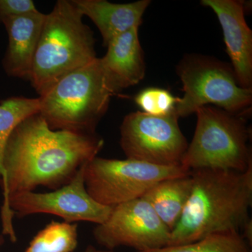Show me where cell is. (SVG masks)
<instances>
[{"label":"cell","mask_w":252,"mask_h":252,"mask_svg":"<svg viewBox=\"0 0 252 252\" xmlns=\"http://www.w3.org/2000/svg\"><path fill=\"white\" fill-rule=\"evenodd\" d=\"M104 144L96 133L52 130L39 114L25 119L5 147L1 213L12 195L34 191L39 187L56 190L70 183Z\"/></svg>","instance_id":"6da1fadb"},{"label":"cell","mask_w":252,"mask_h":252,"mask_svg":"<svg viewBox=\"0 0 252 252\" xmlns=\"http://www.w3.org/2000/svg\"><path fill=\"white\" fill-rule=\"evenodd\" d=\"M190 175V196L167 246L194 243L218 232H240L250 220L252 167L245 172L203 169Z\"/></svg>","instance_id":"7a4b0ae2"},{"label":"cell","mask_w":252,"mask_h":252,"mask_svg":"<svg viewBox=\"0 0 252 252\" xmlns=\"http://www.w3.org/2000/svg\"><path fill=\"white\" fill-rule=\"evenodd\" d=\"M72 1L59 0L46 14L28 80L40 94L96 57L94 32Z\"/></svg>","instance_id":"3957f363"},{"label":"cell","mask_w":252,"mask_h":252,"mask_svg":"<svg viewBox=\"0 0 252 252\" xmlns=\"http://www.w3.org/2000/svg\"><path fill=\"white\" fill-rule=\"evenodd\" d=\"M116 94L97 58L40 94L39 114L52 130L94 134Z\"/></svg>","instance_id":"277c9868"},{"label":"cell","mask_w":252,"mask_h":252,"mask_svg":"<svg viewBox=\"0 0 252 252\" xmlns=\"http://www.w3.org/2000/svg\"><path fill=\"white\" fill-rule=\"evenodd\" d=\"M191 142L181 162L186 171L222 170L245 172L252 167L246 115L205 106L196 111Z\"/></svg>","instance_id":"5b68a950"},{"label":"cell","mask_w":252,"mask_h":252,"mask_svg":"<svg viewBox=\"0 0 252 252\" xmlns=\"http://www.w3.org/2000/svg\"><path fill=\"white\" fill-rule=\"evenodd\" d=\"M185 92L175 112L185 117L209 104L233 114H249L252 89L239 85L233 68L219 60L189 55L177 67Z\"/></svg>","instance_id":"8992f818"},{"label":"cell","mask_w":252,"mask_h":252,"mask_svg":"<svg viewBox=\"0 0 252 252\" xmlns=\"http://www.w3.org/2000/svg\"><path fill=\"white\" fill-rule=\"evenodd\" d=\"M189 174L181 165L160 166L96 157L84 169V185L94 201L114 207L142 198L158 182Z\"/></svg>","instance_id":"52a82bcc"},{"label":"cell","mask_w":252,"mask_h":252,"mask_svg":"<svg viewBox=\"0 0 252 252\" xmlns=\"http://www.w3.org/2000/svg\"><path fill=\"white\" fill-rule=\"evenodd\" d=\"M84 166L74 180L56 190L47 193L25 192L10 197L4 212L1 213L3 234L11 241L17 240L13 219L15 215L26 217L36 214H50L64 222L86 221L101 224L108 218L113 207L104 206L91 198L84 185Z\"/></svg>","instance_id":"ba28073f"},{"label":"cell","mask_w":252,"mask_h":252,"mask_svg":"<svg viewBox=\"0 0 252 252\" xmlns=\"http://www.w3.org/2000/svg\"><path fill=\"white\" fill-rule=\"evenodd\" d=\"M175 111L164 117L142 112L127 114L120 127V145L126 158L160 165L178 166L189 144Z\"/></svg>","instance_id":"9c48e42d"},{"label":"cell","mask_w":252,"mask_h":252,"mask_svg":"<svg viewBox=\"0 0 252 252\" xmlns=\"http://www.w3.org/2000/svg\"><path fill=\"white\" fill-rule=\"evenodd\" d=\"M170 233L148 202L140 198L113 207L107 220L96 225L94 236L109 251L127 247L142 252L167 247Z\"/></svg>","instance_id":"30bf717a"},{"label":"cell","mask_w":252,"mask_h":252,"mask_svg":"<svg viewBox=\"0 0 252 252\" xmlns=\"http://www.w3.org/2000/svg\"><path fill=\"white\" fill-rule=\"evenodd\" d=\"M211 8L223 30L226 51L239 85L252 89V32L245 18V2L240 0H203Z\"/></svg>","instance_id":"8fae6325"},{"label":"cell","mask_w":252,"mask_h":252,"mask_svg":"<svg viewBox=\"0 0 252 252\" xmlns=\"http://www.w3.org/2000/svg\"><path fill=\"white\" fill-rule=\"evenodd\" d=\"M45 18L46 14L37 11L8 18L2 23L9 39L2 65L9 77L29 78Z\"/></svg>","instance_id":"7c38bea8"},{"label":"cell","mask_w":252,"mask_h":252,"mask_svg":"<svg viewBox=\"0 0 252 252\" xmlns=\"http://www.w3.org/2000/svg\"><path fill=\"white\" fill-rule=\"evenodd\" d=\"M139 28H132L113 39L100 60L106 75L117 94L139 84L145 76L143 50Z\"/></svg>","instance_id":"4fadbf2b"},{"label":"cell","mask_w":252,"mask_h":252,"mask_svg":"<svg viewBox=\"0 0 252 252\" xmlns=\"http://www.w3.org/2000/svg\"><path fill=\"white\" fill-rule=\"evenodd\" d=\"M83 16H88L96 27L107 47L118 36L133 28H139L150 4L149 0L116 4L106 0H72Z\"/></svg>","instance_id":"5bb4252c"},{"label":"cell","mask_w":252,"mask_h":252,"mask_svg":"<svg viewBox=\"0 0 252 252\" xmlns=\"http://www.w3.org/2000/svg\"><path fill=\"white\" fill-rule=\"evenodd\" d=\"M190 174L167 179L154 185L142 198L152 206L158 217L172 231L180 220L192 189Z\"/></svg>","instance_id":"9a60e30c"},{"label":"cell","mask_w":252,"mask_h":252,"mask_svg":"<svg viewBox=\"0 0 252 252\" xmlns=\"http://www.w3.org/2000/svg\"><path fill=\"white\" fill-rule=\"evenodd\" d=\"M38 98L11 97L0 102V182L2 175V159L6 142L18 124L27 118L39 114Z\"/></svg>","instance_id":"2e32d148"},{"label":"cell","mask_w":252,"mask_h":252,"mask_svg":"<svg viewBox=\"0 0 252 252\" xmlns=\"http://www.w3.org/2000/svg\"><path fill=\"white\" fill-rule=\"evenodd\" d=\"M77 223L52 220L32 240L24 252H73L78 245Z\"/></svg>","instance_id":"e0dca14e"},{"label":"cell","mask_w":252,"mask_h":252,"mask_svg":"<svg viewBox=\"0 0 252 252\" xmlns=\"http://www.w3.org/2000/svg\"><path fill=\"white\" fill-rule=\"evenodd\" d=\"M252 247L238 230H226L207 235L194 243L142 252H252Z\"/></svg>","instance_id":"ac0fdd59"},{"label":"cell","mask_w":252,"mask_h":252,"mask_svg":"<svg viewBox=\"0 0 252 252\" xmlns=\"http://www.w3.org/2000/svg\"><path fill=\"white\" fill-rule=\"evenodd\" d=\"M178 97L170 91L159 88H147L135 97L137 105L144 113L155 117H164L175 111Z\"/></svg>","instance_id":"d6986e66"},{"label":"cell","mask_w":252,"mask_h":252,"mask_svg":"<svg viewBox=\"0 0 252 252\" xmlns=\"http://www.w3.org/2000/svg\"><path fill=\"white\" fill-rule=\"evenodd\" d=\"M37 11L32 0H0V23L9 18Z\"/></svg>","instance_id":"ffe728a7"},{"label":"cell","mask_w":252,"mask_h":252,"mask_svg":"<svg viewBox=\"0 0 252 252\" xmlns=\"http://www.w3.org/2000/svg\"><path fill=\"white\" fill-rule=\"evenodd\" d=\"M84 252H114L109 250H99L92 246H89Z\"/></svg>","instance_id":"44dd1931"},{"label":"cell","mask_w":252,"mask_h":252,"mask_svg":"<svg viewBox=\"0 0 252 252\" xmlns=\"http://www.w3.org/2000/svg\"><path fill=\"white\" fill-rule=\"evenodd\" d=\"M3 243H4V238L0 236V245H2Z\"/></svg>","instance_id":"7402d4cb"}]
</instances>
